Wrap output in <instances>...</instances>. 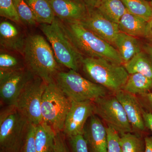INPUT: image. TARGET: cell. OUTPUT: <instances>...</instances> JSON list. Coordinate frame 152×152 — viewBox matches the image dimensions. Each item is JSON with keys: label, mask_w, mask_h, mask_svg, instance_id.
Here are the masks:
<instances>
[{"label": "cell", "mask_w": 152, "mask_h": 152, "mask_svg": "<svg viewBox=\"0 0 152 152\" xmlns=\"http://www.w3.org/2000/svg\"><path fill=\"white\" fill-rule=\"evenodd\" d=\"M47 84L35 76L22 90L15 104L29 123L36 126L42 122L41 105Z\"/></svg>", "instance_id": "cell-8"}, {"label": "cell", "mask_w": 152, "mask_h": 152, "mask_svg": "<svg viewBox=\"0 0 152 152\" xmlns=\"http://www.w3.org/2000/svg\"><path fill=\"white\" fill-rule=\"evenodd\" d=\"M93 101L72 102L65 121L63 132L67 137L83 134L89 118L94 114Z\"/></svg>", "instance_id": "cell-11"}, {"label": "cell", "mask_w": 152, "mask_h": 152, "mask_svg": "<svg viewBox=\"0 0 152 152\" xmlns=\"http://www.w3.org/2000/svg\"><path fill=\"white\" fill-rule=\"evenodd\" d=\"M124 66L129 75L141 74L152 80V62L144 51L135 55Z\"/></svg>", "instance_id": "cell-20"}, {"label": "cell", "mask_w": 152, "mask_h": 152, "mask_svg": "<svg viewBox=\"0 0 152 152\" xmlns=\"http://www.w3.org/2000/svg\"><path fill=\"white\" fill-rule=\"evenodd\" d=\"M72 152H90L86 141L83 134L68 137Z\"/></svg>", "instance_id": "cell-31"}, {"label": "cell", "mask_w": 152, "mask_h": 152, "mask_svg": "<svg viewBox=\"0 0 152 152\" xmlns=\"http://www.w3.org/2000/svg\"><path fill=\"white\" fill-rule=\"evenodd\" d=\"M95 115L105 122L107 126L111 127L120 134L132 132L123 106L115 95H107L93 101Z\"/></svg>", "instance_id": "cell-9"}, {"label": "cell", "mask_w": 152, "mask_h": 152, "mask_svg": "<svg viewBox=\"0 0 152 152\" xmlns=\"http://www.w3.org/2000/svg\"><path fill=\"white\" fill-rule=\"evenodd\" d=\"M120 141L122 152H145V139L137 134L132 132L121 134Z\"/></svg>", "instance_id": "cell-25"}, {"label": "cell", "mask_w": 152, "mask_h": 152, "mask_svg": "<svg viewBox=\"0 0 152 152\" xmlns=\"http://www.w3.org/2000/svg\"><path fill=\"white\" fill-rule=\"evenodd\" d=\"M150 4H151V7L152 11V0H151V1L150 2Z\"/></svg>", "instance_id": "cell-39"}, {"label": "cell", "mask_w": 152, "mask_h": 152, "mask_svg": "<svg viewBox=\"0 0 152 152\" xmlns=\"http://www.w3.org/2000/svg\"><path fill=\"white\" fill-rule=\"evenodd\" d=\"M16 23L4 20L0 23V44L2 48L23 56L26 39Z\"/></svg>", "instance_id": "cell-16"}, {"label": "cell", "mask_w": 152, "mask_h": 152, "mask_svg": "<svg viewBox=\"0 0 152 152\" xmlns=\"http://www.w3.org/2000/svg\"><path fill=\"white\" fill-rule=\"evenodd\" d=\"M90 152H107V134L102 121L96 115L90 117L83 134Z\"/></svg>", "instance_id": "cell-15"}, {"label": "cell", "mask_w": 152, "mask_h": 152, "mask_svg": "<svg viewBox=\"0 0 152 152\" xmlns=\"http://www.w3.org/2000/svg\"><path fill=\"white\" fill-rule=\"evenodd\" d=\"M55 152H70L62 132L56 134Z\"/></svg>", "instance_id": "cell-32"}, {"label": "cell", "mask_w": 152, "mask_h": 152, "mask_svg": "<svg viewBox=\"0 0 152 152\" xmlns=\"http://www.w3.org/2000/svg\"><path fill=\"white\" fill-rule=\"evenodd\" d=\"M81 66L89 80L114 93L123 89L129 76L124 65L101 58L85 57Z\"/></svg>", "instance_id": "cell-3"}, {"label": "cell", "mask_w": 152, "mask_h": 152, "mask_svg": "<svg viewBox=\"0 0 152 152\" xmlns=\"http://www.w3.org/2000/svg\"><path fill=\"white\" fill-rule=\"evenodd\" d=\"M29 122L15 105L0 113V151L20 152Z\"/></svg>", "instance_id": "cell-5"}, {"label": "cell", "mask_w": 152, "mask_h": 152, "mask_svg": "<svg viewBox=\"0 0 152 152\" xmlns=\"http://www.w3.org/2000/svg\"><path fill=\"white\" fill-rule=\"evenodd\" d=\"M139 96L138 99L142 108L152 113V92Z\"/></svg>", "instance_id": "cell-33"}, {"label": "cell", "mask_w": 152, "mask_h": 152, "mask_svg": "<svg viewBox=\"0 0 152 152\" xmlns=\"http://www.w3.org/2000/svg\"><path fill=\"white\" fill-rule=\"evenodd\" d=\"M23 56L26 66L47 83L55 81L61 71L51 46L40 35L27 37Z\"/></svg>", "instance_id": "cell-1"}, {"label": "cell", "mask_w": 152, "mask_h": 152, "mask_svg": "<svg viewBox=\"0 0 152 152\" xmlns=\"http://www.w3.org/2000/svg\"><path fill=\"white\" fill-rule=\"evenodd\" d=\"M115 95L124 109L133 132L140 133L145 131L146 127L142 113L143 108L138 98L122 90L115 93Z\"/></svg>", "instance_id": "cell-14"}, {"label": "cell", "mask_w": 152, "mask_h": 152, "mask_svg": "<svg viewBox=\"0 0 152 152\" xmlns=\"http://www.w3.org/2000/svg\"><path fill=\"white\" fill-rule=\"evenodd\" d=\"M152 90V79L139 73L129 75L122 89L134 95L145 94Z\"/></svg>", "instance_id": "cell-22"}, {"label": "cell", "mask_w": 152, "mask_h": 152, "mask_svg": "<svg viewBox=\"0 0 152 152\" xmlns=\"http://www.w3.org/2000/svg\"><path fill=\"white\" fill-rule=\"evenodd\" d=\"M61 22L70 39L83 56L105 59L124 65L113 46L85 28L80 22Z\"/></svg>", "instance_id": "cell-2"}, {"label": "cell", "mask_w": 152, "mask_h": 152, "mask_svg": "<svg viewBox=\"0 0 152 152\" xmlns=\"http://www.w3.org/2000/svg\"><path fill=\"white\" fill-rule=\"evenodd\" d=\"M72 101L56 82L47 83L41 105L42 122L50 126L56 133L63 132Z\"/></svg>", "instance_id": "cell-7"}, {"label": "cell", "mask_w": 152, "mask_h": 152, "mask_svg": "<svg viewBox=\"0 0 152 152\" xmlns=\"http://www.w3.org/2000/svg\"><path fill=\"white\" fill-rule=\"evenodd\" d=\"M107 134V152H122L120 134L111 127H106Z\"/></svg>", "instance_id": "cell-30"}, {"label": "cell", "mask_w": 152, "mask_h": 152, "mask_svg": "<svg viewBox=\"0 0 152 152\" xmlns=\"http://www.w3.org/2000/svg\"><path fill=\"white\" fill-rule=\"evenodd\" d=\"M113 46L119 54L124 64L141 51L142 48L137 38L121 32L117 36Z\"/></svg>", "instance_id": "cell-17"}, {"label": "cell", "mask_w": 152, "mask_h": 152, "mask_svg": "<svg viewBox=\"0 0 152 152\" xmlns=\"http://www.w3.org/2000/svg\"><path fill=\"white\" fill-rule=\"evenodd\" d=\"M96 8L106 18L117 24L127 11L121 0H101Z\"/></svg>", "instance_id": "cell-23"}, {"label": "cell", "mask_w": 152, "mask_h": 152, "mask_svg": "<svg viewBox=\"0 0 152 152\" xmlns=\"http://www.w3.org/2000/svg\"><path fill=\"white\" fill-rule=\"evenodd\" d=\"M13 1L23 24L32 26L37 23L31 10L25 0H13Z\"/></svg>", "instance_id": "cell-27"}, {"label": "cell", "mask_w": 152, "mask_h": 152, "mask_svg": "<svg viewBox=\"0 0 152 152\" xmlns=\"http://www.w3.org/2000/svg\"><path fill=\"white\" fill-rule=\"evenodd\" d=\"M56 17L62 22L78 21L86 17L89 8L82 0H48Z\"/></svg>", "instance_id": "cell-13"}, {"label": "cell", "mask_w": 152, "mask_h": 152, "mask_svg": "<svg viewBox=\"0 0 152 152\" xmlns=\"http://www.w3.org/2000/svg\"><path fill=\"white\" fill-rule=\"evenodd\" d=\"M35 77L26 67L12 72H0V97L6 106L15 105L21 92Z\"/></svg>", "instance_id": "cell-10"}, {"label": "cell", "mask_w": 152, "mask_h": 152, "mask_svg": "<svg viewBox=\"0 0 152 152\" xmlns=\"http://www.w3.org/2000/svg\"><path fill=\"white\" fill-rule=\"evenodd\" d=\"M36 130V125L29 123L20 152H37Z\"/></svg>", "instance_id": "cell-29"}, {"label": "cell", "mask_w": 152, "mask_h": 152, "mask_svg": "<svg viewBox=\"0 0 152 152\" xmlns=\"http://www.w3.org/2000/svg\"><path fill=\"white\" fill-rule=\"evenodd\" d=\"M79 22L85 28L113 46L120 32L118 24L107 19L97 8H89L86 17Z\"/></svg>", "instance_id": "cell-12"}, {"label": "cell", "mask_w": 152, "mask_h": 152, "mask_svg": "<svg viewBox=\"0 0 152 152\" xmlns=\"http://www.w3.org/2000/svg\"><path fill=\"white\" fill-rule=\"evenodd\" d=\"M145 38L152 45V19L148 22Z\"/></svg>", "instance_id": "cell-35"}, {"label": "cell", "mask_w": 152, "mask_h": 152, "mask_svg": "<svg viewBox=\"0 0 152 152\" xmlns=\"http://www.w3.org/2000/svg\"><path fill=\"white\" fill-rule=\"evenodd\" d=\"M56 134L47 123L42 122L37 125L35 142L37 152H55Z\"/></svg>", "instance_id": "cell-19"}, {"label": "cell", "mask_w": 152, "mask_h": 152, "mask_svg": "<svg viewBox=\"0 0 152 152\" xmlns=\"http://www.w3.org/2000/svg\"><path fill=\"white\" fill-rule=\"evenodd\" d=\"M148 22L126 11L118 26L120 32L136 38L145 37Z\"/></svg>", "instance_id": "cell-18"}, {"label": "cell", "mask_w": 152, "mask_h": 152, "mask_svg": "<svg viewBox=\"0 0 152 152\" xmlns=\"http://www.w3.org/2000/svg\"><path fill=\"white\" fill-rule=\"evenodd\" d=\"M37 23H52L57 18L48 0H25Z\"/></svg>", "instance_id": "cell-21"}, {"label": "cell", "mask_w": 152, "mask_h": 152, "mask_svg": "<svg viewBox=\"0 0 152 152\" xmlns=\"http://www.w3.org/2000/svg\"><path fill=\"white\" fill-rule=\"evenodd\" d=\"M40 28L50 44L58 62L78 72L83 56L70 39L62 22L56 18L50 24H41Z\"/></svg>", "instance_id": "cell-4"}, {"label": "cell", "mask_w": 152, "mask_h": 152, "mask_svg": "<svg viewBox=\"0 0 152 152\" xmlns=\"http://www.w3.org/2000/svg\"><path fill=\"white\" fill-rule=\"evenodd\" d=\"M144 51L148 55L152 62V45L148 43L144 45L142 47Z\"/></svg>", "instance_id": "cell-38"}, {"label": "cell", "mask_w": 152, "mask_h": 152, "mask_svg": "<svg viewBox=\"0 0 152 152\" xmlns=\"http://www.w3.org/2000/svg\"><path fill=\"white\" fill-rule=\"evenodd\" d=\"M145 152H152V137H145Z\"/></svg>", "instance_id": "cell-37"}, {"label": "cell", "mask_w": 152, "mask_h": 152, "mask_svg": "<svg viewBox=\"0 0 152 152\" xmlns=\"http://www.w3.org/2000/svg\"><path fill=\"white\" fill-rule=\"evenodd\" d=\"M55 82L72 102L94 101L108 95V90L85 78L73 70L61 71Z\"/></svg>", "instance_id": "cell-6"}, {"label": "cell", "mask_w": 152, "mask_h": 152, "mask_svg": "<svg viewBox=\"0 0 152 152\" xmlns=\"http://www.w3.org/2000/svg\"><path fill=\"white\" fill-rule=\"evenodd\" d=\"M127 10L149 22L152 19L151 7L147 0H121Z\"/></svg>", "instance_id": "cell-24"}, {"label": "cell", "mask_w": 152, "mask_h": 152, "mask_svg": "<svg viewBox=\"0 0 152 152\" xmlns=\"http://www.w3.org/2000/svg\"><path fill=\"white\" fill-rule=\"evenodd\" d=\"M24 61L7 52L0 53V72H10L26 67Z\"/></svg>", "instance_id": "cell-26"}, {"label": "cell", "mask_w": 152, "mask_h": 152, "mask_svg": "<svg viewBox=\"0 0 152 152\" xmlns=\"http://www.w3.org/2000/svg\"><path fill=\"white\" fill-rule=\"evenodd\" d=\"M142 116L146 128H148L152 132V113L146 111L142 109Z\"/></svg>", "instance_id": "cell-34"}, {"label": "cell", "mask_w": 152, "mask_h": 152, "mask_svg": "<svg viewBox=\"0 0 152 152\" xmlns=\"http://www.w3.org/2000/svg\"><path fill=\"white\" fill-rule=\"evenodd\" d=\"M87 7L91 8H96L99 4L101 0H82Z\"/></svg>", "instance_id": "cell-36"}, {"label": "cell", "mask_w": 152, "mask_h": 152, "mask_svg": "<svg viewBox=\"0 0 152 152\" xmlns=\"http://www.w3.org/2000/svg\"><path fill=\"white\" fill-rule=\"evenodd\" d=\"M0 15L15 23L23 24L13 0H0Z\"/></svg>", "instance_id": "cell-28"}]
</instances>
